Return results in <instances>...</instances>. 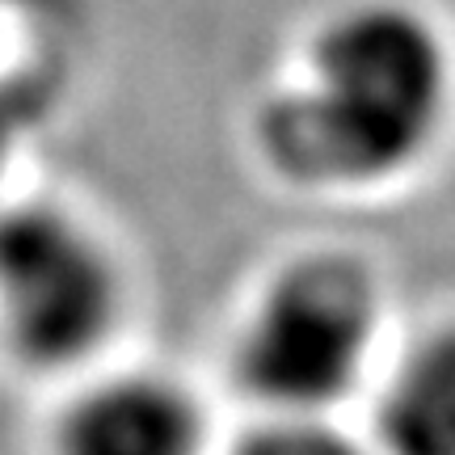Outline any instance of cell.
Returning <instances> with one entry per match:
<instances>
[{
	"label": "cell",
	"instance_id": "cell-1",
	"mask_svg": "<svg viewBox=\"0 0 455 455\" xmlns=\"http://www.w3.org/2000/svg\"><path fill=\"white\" fill-rule=\"evenodd\" d=\"M447 89L443 38L418 9L350 4L312 38L308 76L261 106L258 152L295 186H371L430 148Z\"/></svg>",
	"mask_w": 455,
	"mask_h": 455
},
{
	"label": "cell",
	"instance_id": "cell-6",
	"mask_svg": "<svg viewBox=\"0 0 455 455\" xmlns=\"http://www.w3.org/2000/svg\"><path fill=\"white\" fill-rule=\"evenodd\" d=\"M236 455H363L350 439H341L338 430L308 422L304 413H295L287 422L261 426L241 443Z\"/></svg>",
	"mask_w": 455,
	"mask_h": 455
},
{
	"label": "cell",
	"instance_id": "cell-3",
	"mask_svg": "<svg viewBox=\"0 0 455 455\" xmlns=\"http://www.w3.org/2000/svg\"><path fill=\"white\" fill-rule=\"evenodd\" d=\"M118 270L76 215L26 203L0 212V338L30 367H72L110 338Z\"/></svg>",
	"mask_w": 455,
	"mask_h": 455
},
{
	"label": "cell",
	"instance_id": "cell-5",
	"mask_svg": "<svg viewBox=\"0 0 455 455\" xmlns=\"http://www.w3.org/2000/svg\"><path fill=\"white\" fill-rule=\"evenodd\" d=\"M392 455H455V329L418 346L379 405Z\"/></svg>",
	"mask_w": 455,
	"mask_h": 455
},
{
	"label": "cell",
	"instance_id": "cell-2",
	"mask_svg": "<svg viewBox=\"0 0 455 455\" xmlns=\"http://www.w3.org/2000/svg\"><path fill=\"white\" fill-rule=\"evenodd\" d=\"M375 333L371 275L346 258H308L266 287L236 346V375L287 413L338 401L363 371Z\"/></svg>",
	"mask_w": 455,
	"mask_h": 455
},
{
	"label": "cell",
	"instance_id": "cell-4",
	"mask_svg": "<svg viewBox=\"0 0 455 455\" xmlns=\"http://www.w3.org/2000/svg\"><path fill=\"white\" fill-rule=\"evenodd\" d=\"M195 401L161 375H114L84 388L55 426V455H198Z\"/></svg>",
	"mask_w": 455,
	"mask_h": 455
}]
</instances>
